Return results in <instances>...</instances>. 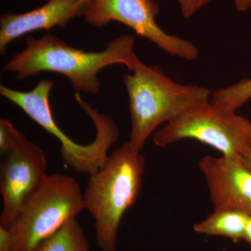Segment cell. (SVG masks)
<instances>
[{
  "label": "cell",
  "instance_id": "ba28073f",
  "mask_svg": "<svg viewBox=\"0 0 251 251\" xmlns=\"http://www.w3.org/2000/svg\"><path fill=\"white\" fill-rule=\"evenodd\" d=\"M45 153L21 133L14 148L2 156L0 165V193L2 211L0 226L9 228L28 198L47 176Z\"/></svg>",
  "mask_w": 251,
  "mask_h": 251
},
{
  "label": "cell",
  "instance_id": "9a60e30c",
  "mask_svg": "<svg viewBox=\"0 0 251 251\" xmlns=\"http://www.w3.org/2000/svg\"><path fill=\"white\" fill-rule=\"evenodd\" d=\"M211 0H178L181 14L186 18L192 17Z\"/></svg>",
  "mask_w": 251,
  "mask_h": 251
},
{
  "label": "cell",
  "instance_id": "8fae6325",
  "mask_svg": "<svg viewBox=\"0 0 251 251\" xmlns=\"http://www.w3.org/2000/svg\"><path fill=\"white\" fill-rule=\"evenodd\" d=\"M251 214L235 209H214L206 219L195 225L198 233L229 238L234 242L244 240Z\"/></svg>",
  "mask_w": 251,
  "mask_h": 251
},
{
  "label": "cell",
  "instance_id": "30bf717a",
  "mask_svg": "<svg viewBox=\"0 0 251 251\" xmlns=\"http://www.w3.org/2000/svg\"><path fill=\"white\" fill-rule=\"evenodd\" d=\"M91 0H49L24 14H6L0 18V52L21 36L40 29L65 27L74 18L84 17Z\"/></svg>",
  "mask_w": 251,
  "mask_h": 251
},
{
  "label": "cell",
  "instance_id": "ac0fdd59",
  "mask_svg": "<svg viewBox=\"0 0 251 251\" xmlns=\"http://www.w3.org/2000/svg\"><path fill=\"white\" fill-rule=\"evenodd\" d=\"M244 240L246 241L249 245L251 246V216H250V219H249V221H248L247 227H246Z\"/></svg>",
  "mask_w": 251,
  "mask_h": 251
},
{
  "label": "cell",
  "instance_id": "e0dca14e",
  "mask_svg": "<svg viewBox=\"0 0 251 251\" xmlns=\"http://www.w3.org/2000/svg\"><path fill=\"white\" fill-rule=\"evenodd\" d=\"M234 4L238 11L242 12L251 9V0H234Z\"/></svg>",
  "mask_w": 251,
  "mask_h": 251
},
{
  "label": "cell",
  "instance_id": "3957f363",
  "mask_svg": "<svg viewBox=\"0 0 251 251\" xmlns=\"http://www.w3.org/2000/svg\"><path fill=\"white\" fill-rule=\"evenodd\" d=\"M130 72L123 77L129 99L128 143L138 151L162 124L210 99V91L205 87L175 82L159 68L146 65L138 58Z\"/></svg>",
  "mask_w": 251,
  "mask_h": 251
},
{
  "label": "cell",
  "instance_id": "6da1fadb",
  "mask_svg": "<svg viewBox=\"0 0 251 251\" xmlns=\"http://www.w3.org/2000/svg\"><path fill=\"white\" fill-rule=\"evenodd\" d=\"M134 37L115 38L100 51H86L68 45L65 41L47 33L42 37L29 36L25 48L14 54L5 64L4 72L16 74L18 80L34 77L40 73L62 74L70 80L76 93L99 94L102 69L124 64L131 70L138 59L134 50Z\"/></svg>",
  "mask_w": 251,
  "mask_h": 251
},
{
  "label": "cell",
  "instance_id": "277c9868",
  "mask_svg": "<svg viewBox=\"0 0 251 251\" xmlns=\"http://www.w3.org/2000/svg\"><path fill=\"white\" fill-rule=\"evenodd\" d=\"M85 209L83 193L72 176L48 174L9 227L14 251H34Z\"/></svg>",
  "mask_w": 251,
  "mask_h": 251
},
{
  "label": "cell",
  "instance_id": "9c48e42d",
  "mask_svg": "<svg viewBox=\"0 0 251 251\" xmlns=\"http://www.w3.org/2000/svg\"><path fill=\"white\" fill-rule=\"evenodd\" d=\"M199 168L214 209H235L251 214V168L242 157L204 156Z\"/></svg>",
  "mask_w": 251,
  "mask_h": 251
},
{
  "label": "cell",
  "instance_id": "4fadbf2b",
  "mask_svg": "<svg viewBox=\"0 0 251 251\" xmlns=\"http://www.w3.org/2000/svg\"><path fill=\"white\" fill-rule=\"evenodd\" d=\"M251 99V78H247L216 90L211 95V101L223 108L236 112Z\"/></svg>",
  "mask_w": 251,
  "mask_h": 251
},
{
  "label": "cell",
  "instance_id": "7c38bea8",
  "mask_svg": "<svg viewBox=\"0 0 251 251\" xmlns=\"http://www.w3.org/2000/svg\"><path fill=\"white\" fill-rule=\"evenodd\" d=\"M34 251H91V249L83 229L76 219H74L41 242Z\"/></svg>",
  "mask_w": 251,
  "mask_h": 251
},
{
  "label": "cell",
  "instance_id": "52a82bcc",
  "mask_svg": "<svg viewBox=\"0 0 251 251\" xmlns=\"http://www.w3.org/2000/svg\"><path fill=\"white\" fill-rule=\"evenodd\" d=\"M159 9L155 0H91L84 18L97 27L112 21L121 23L171 55L191 61L197 59L199 50L193 43L168 34L158 25Z\"/></svg>",
  "mask_w": 251,
  "mask_h": 251
},
{
  "label": "cell",
  "instance_id": "2e32d148",
  "mask_svg": "<svg viewBox=\"0 0 251 251\" xmlns=\"http://www.w3.org/2000/svg\"><path fill=\"white\" fill-rule=\"evenodd\" d=\"M0 251H14L9 229L0 226Z\"/></svg>",
  "mask_w": 251,
  "mask_h": 251
},
{
  "label": "cell",
  "instance_id": "7a4b0ae2",
  "mask_svg": "<svg viewBox=\"0 0 251 251\" xmlns=\"http://www.w3.org/2000/svg\"><path fill=\"white\" fill-rule=\"evenodd\" d=\"M145 166V157L128 142L90 175L83 193L84 204L95 221L100 251H117L122 219L139 196Z\"/></svg>",
  "mask_w": 251,
  "mask_h": 251
},
{
  "label": "cell",
  "instance_id": "8992f818",
  "mask_svg": "<svg viewBox=\"0 0 251 251\" xmlns=\"http://www.w3.org/2000/svg\"><path fill=\"white\" fill-rule=\"evenodd\" d=\"M153 138L159 148L179 140H197L216 149L222 156L239 158L251 150V122L209 100L166 124Z\"/></svg>",
  "mask_w": 251,
  "mask_h": 251
},
{
  "label": "cell",
  "instance_id": "5b68a950",
  "mask_svg": "<svg viewBox=\"0 0 251 251\" xmlns=\"http://www.w3.org/2000/svg\"><path fill=\"white\" fill-rule=\"evenodd\" d=\"M54 85L53 81L42 79L33 90L21 92L1 85L0 94L59 140L66 166L79 174L92 175L108 159L109 150L117 143L120 132L110 122L99 121L94 125L96 136L92 143L82 145L74 142L54 121L49 100Z\"/></svg>",
  "mask_w": 251,
  "mask_h": 251
},
{
  "label": "cell",
  "instance_id": "d6986e66",
  "mask_svg": "<svg viewBox=\"0 0 251 251\" xmlns=\"http://www.w3.org/2000/svg\"><path fill=\"white\" fill-rule=\"evenodd\" d=\"M243 159L246 163L251 168V150H247L242 156Z\"/></svg>",
  "mask_w": 251,
  "mask_h": 251
},
{
  "label": "cell",
  "instance_id": "5bb4252c",
  "mask_svg": "<svg viewBox=\"0 0 251 251\" xmlns=\"http://www.w3.org/2000/svg\"><path fill=\"white\" fill-rule=\"evenodd\" d=\"M21 132L9 120H0V153L1 157L9 153L17 142Z\"/></svg>",
  "mask_w": 251,
  "mask_h": 251
}]
</instances>
